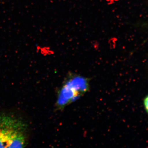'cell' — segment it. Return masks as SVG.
<instances>
[{
  "label": "cell",
  "instance_id": "obj_1",
  "mask_svg": "<svg viewBox=\"0 0 148 148\" xmlns=\"http://www.w3.org/2000/svg\"><path fill=\"white\" fill-rule=\"evenodd\" d=\"M29 126L12 112H0V148H24L29 142Z\"/></svg>",
  "mask_w": 148,
  "mask_h": 148
},
{
  "label": "cell",
  "instance_id": "obj_2",
  "mask_svg": "<svg viewBox=\"0 0 148 148\" xmlns=\"http://www.w3.org/2000/svg\"><path fill=\"white\" fill-rule=\"evenodd\" d=\"M88 80L76 75L68 76L59 90L56 102V108L62 110L76 101L89 89Z\"/></svg>",
  "mask_w": 148,
  "mask_h": 148
},
{
  "label": "cell",
  "instance_id": "obj_3",
  "mask_svg": "<svg viewBox=\"0 0 148 148\" xmlns=\"http://www.w3.org/2000/svg\"><path fill=\"white\" fill-rule=\"evenodd\" d=\"M144 106L146 111L148 113V95L145 98L144 100Z\"/></svg>",
  "mask_w": 148,
  "mask_h": 148
}]
</instances>
